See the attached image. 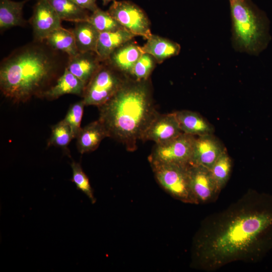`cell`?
Returning <instances> with one entry per match:
<instances>
[{
    "mask_svg": "<svg viewBox=\"0 0 272 272\" xmlns=\"http://www.w3.org/2000/svg\"><path fill=\"white\" fill-rule=\"evenodd\" d=\"M107 11L122 27L135 36L147 39L152 35L147 15L134 3L114 0Z\"/></svg>",
    "mask_w": 272,
    "mask_h": 272,
    "instance_id": "cell-7",
    "label": "cell"
},
{
    "mask_svg": "<svg viewBox=\"0 0 272 272\" xmlns=\"http://www.w3.org/2000/svg\"><path fill=\"white\" fill-rule=\"evenodd\" d=\"M272 251V194L250 189L207 218L192 245V266L214 271L236 261H260Z\"/></svg>",
    "mask_w": 272,
    "mask_h": 272,
    "instance_id": "cell-1",
    "label": "cell"
},
{
    "mask_svg": "<svg viewBox=\"0 0 272 272\" xmlns=\"http://www.w3.org/2000/svg\"><path fill=\"white\" fill-rule=\"evenodd\" d=\"M128 78L107 61H102L98 70L86 85L82 95L85 106L98 107L104 104L116 93Z\"/></svg>",
    "mask_w": 272,
    "mask_h": 272,
    "instance_id": "cell-5",
    "label": "cell"
},
{
    "mask_svg": "<svg viewBox=\"0 0 272 272\" xmlns=\"http://www.w3.org/2000/svg\"><path fill=\"white\" fill-rule=\"evenodd\" d=\"M135 36L124 28L115 31L100 33L96 53L102 61H105L117 48Z\"/></svg>",
    "mask_w": 272,
    "mask_h": 272,
    "instance_id": "cell-18",
    "label": "cell"
},
{
    "mask_svg": "<svg viewBox=\"0 0 272 272\" xmlns=\"http://www.w3.org/2000/svg\"><path fill=\"white\" fill-rule=\"evenodd\" d=\"M157 63L153 56L144 53L135 63L130 78L138 81L148 80Z\"/></svg>",
    "mask_w": 272,
    "mask_h": 272,
    "instance_id": "cell-28",
    "label": "cell"
},
{
    "mask_svg": "<svg viewBox=\"0 0 272 272\" xmlns=\"http://www.w3.org/2000/svg\"><path fill=\"white\" fill-rule=\"evenodd\" d=\"M142 49L144 53L151 55L157 63H161L167 58L177 55L181 47L174 41L152 34Z\"/></svg>",
    "mask_w": 272,
    "mask_h": 272,
    "instance_id": "cell-19",
    "label": "cell"
},
{
    "mask_svg": "<svg viewBox=\"0 0 272 272\" xmlns=\"http://www.w3.org/2000/svg\"><path fill=\"white\" fill-rule=\"evenodd\" d=\"M102 61L95 52H79L69 57L66 68L86 85L99 68Z\"/></svg>",
    "mask_w": 272,
    "mask_h": 272,
    "instance_id": "cell-14",
    "label": "cell"
},
{
    "mask_svg": "<svg viewBox=\"0 0 272 272\" xmlns=\"http://www.w3.org/2000/svg\"><path fill=\"white\" fill-rule=\"evenodd\" d=\"M98 120L108 137L134 151L137 143L159 113L154 102L150 79L136 81L128 78L116 93L98 107Z\"/></svg>",
    "mask_w": 272,
    "mask_h": 272,
    "instance_id": "cell-2",
    "label": "cell"
},
{
    "mask_svg": "<svg viewBox=\"0 0 272 272\" xmlns=\"http://www.w3.org/2000/svg\"><path fill=\"white\" fill-rule=\"evenodd\" d=\"M72 169V181L74 183L78 190L81 191L89 198L92 203L96 202L93 190L89 178L84 172L80 163L73 161L71 164Z\"/></svg>",
    "mask_w": 272,
    "mask_h": 272,
    "instance_id": "cell-27",
    "label": "cell"
},
{
    "mask_svg": "<svg viewBox=\"0 0 272 272\" xmlns=\"http://www.w3.org/2000/svg\"><path fill=\"white\" fill-rule=\"evenodd\" d=\"M174 113L183 133L195 137L213 134L214 126L197 112L182 110Z\"/></svg>",
    "mask_w": 272,
    "mask_h": 272,
    "instance_id": "cell-17",
    "label": "cell"
},
{
    "mask_svg": "<svg viewBox=\"0 0 272 272\" xmlns=\"http://www.w3.org/2000/svg\"><path fill=\"white\" fill-rule=\"evenodd\" d=\"M74 139L75 137L70 127L62 119L51 127L47 146L65 148Z\"/></svg>",
    "mask_w": 272,
    "mask_h": 272,
    "instance_id": "cell-26",
    "label": "cell"
},
{
    "mask_svg": "<svg viewBox=\"0 0 272 272\" xmlns=\"http://www.w3.org/2000/svg\"><path fill=\"white\" fill-rule=\"evenodd\" d=\"M46 44L54 50L66 53L69 57L79 53L72 30L61 27L51 32L44 40Z\"/></svg>",
    "mask_w": 272,
    "mask_h": 272,
    "instance_id": "cell-22",
    "label": "cell"
},
{
    "mask_svg": "<svg viewBox=\"0 0 272 272\" xmlns=\"http://www.w3.org/2000/svg\"><path fill=\"white\" fill-rule=\"evenodd\" d=\"M195 137L182 133L168 142L155 144L148 158L150 163L189 164Z\"/></svg>",
    "mask_w": 272,
    "mask_h": 272,
    "instance_id": "cell-8",
    "label": "cell"
},
{
    "mask_svg": "<svg viewBox=\"0 0 272 272\" xmlns=\"http://www.w3.org/2000/svg\"><path fill=\"white\" fill-rule=\"evenodd\" d=\"M106 137L108 135L103 124L99 120L93 121L81 128L76 138L78 151L81 154L93 152Z\"/></svg>",
    "mask_w": 272,
    "mask_h": 272,
    "instance_id": "cell-16",
    "label": "cell"
},
{
    "mask_svg": "<svg viewBox=\"0 0 272 272\" xmlns=\"http://www.w3.org/2000/svg\"><path fill=\"white\" fill-rule=\"evenodd\" d=\"M150 164L157 182L168 193L184 203L196 205L190 188L189 164Z\"/></svg>",
    "mask_w": 272,
    "mask_h": 272,
    "instance_id": "cell-6",
    "label": "cell"
},
{
    "mask_svg": "<svg viewBox=\"0 0 272 272\" xmlns=\"http://www.w3.org/2000/svg\"><path fill=\"white\" fill-rule=\"evenodd\" d=\"M72 31L79 52H96L100 32L88 21L76 23Z\"/></svg>",
    "mask_w": 272,
    "mask_h": 272,
    "instance_id": "cell-21",
    "label": "cell"
},
{
    "mask_svg": "<svg viewBox=\"0 0 272 272\" xmlns=\"http://www.w3.org/2000/svg\"><path fill=\"white\" fill-rule=\"evenodd\" d=\"M58 67V59L46 47L37 44L23 46L1 62V91L15 103L41 96Z\"/></svg>",
    "mask_w": 272,
    "mask_h": 272,
    "instance_id": "cell-3",
    "label": "cell"
},
{
    "mask_svg": "<svg viewBox=\"0 0 272 272\" xmlns=\"http://www.w3.org/2000/svg\"><path fill=\"white\" fill-rule=\"evenodd\" d=\"M100 33L113 32L123 28L108 12L99 8L92 12L87 20Z\"/></svg>",
    "mask_w": 272,
    "mask_h": 272,
    "instance_id": "cell-25",
    "label": "cell"
},
{
    "mask_svg": "<svg viewBox=\"0 0 272 272\" xmlns=\"http://www.w3.org/2000/svg\"><path fill=\"white\" fill-rule=\"evenodd\" d=\"M232 168V161L225 151L209 169L212 177L221 191L227 183Z\"/></svg>",
    "mask_w": 272,
    "mask_h": 272,
    "instance_id": "cell-24",
    "label": "cell"
},
{
    "mask_svg": "<svg viewBox=\"0 0 272 272\" xmlns=\"http://www.w3.org/2000/svg\"><path fill=\"white\" fill-rule=\"evenodd\" d=\"M81 8L87 11H95L99 8L96 4L97 0H72Z\"/></svg>",
    "mask_w": 272,
    "mask_h": 272,
    "instance_id": "cell-30",
    "label": "cell"
},
{
    "mask_svg": "<svg viewBox=\"0 0 272 272\" xmlns=\"http://www.w3.org/2000/svg\"><path fill=\"white\" fill-rule=\"evenodd\" d=\"M103 2V4L104 5H106L108 3H109L111 1H113L114 0H101Z\"/></svg>",
    "mask_w": 272,
    "mask_h": 272,
    "instance_id": "cell-31",
    "label": "cell"
},
{
    "mask_svg": "<svg viewBox=\"0 0 272 272\" xmlns=\"http://www.w3.org/2000/svg\"><path fill=\"white\" fill-rule=\"evenodd\" d=\"M85 104L82 100L71 105L63 119L70 127L75 138L81 129V123Z\"/></svg>",
    "mask_w": 272,
    "mask_h": 272,
    "instance_id": "cell-29",
    "label": "cell"
},
{
    "mask_svg": "<svg viewBox=\"0 0 272 272\" xmlns=\"http://www.w3.org/2000/svg\"><path fill=\"white\" fill-rule=\"evenodd\" d=\"M231 19L232 43L238 52L257 55L271 37L266 14L251 0H228Z\"/></svg>",
    "mask_w": 272,
    "mask_h": 272,
    "instance_id": "cell-4",
    "label": "cell"
},
{
    "mask_svg": "<svg viewBox=\"0 0 272 272\" xmlns=\"http://www.w3.org/2000/svg\"><path fill=\"white\" fill-rule=\"evenodd\" d=\"M189 185L196 205L214 201L220 191L213 180L209 169L189 164Z\"/></svg>",
    "mask_w": 272,
    "mask_h": 272,
    "instance_id": "cell-10",
    "label": "cell"
},
{
    "mask_svg": "<svg viewBox=\"0 0 272 272\" xmlns=\"http://www.w3.org/2000/svg\"><path fill=\"white\" fill-rule=\"evenodd\" d=\"M182 133L174 112L164 114L159 113L145 130L141 141H151L156 144H161L177 137Z\"/></svg>",
    "mask_w": 272,
    "mask_h": 272,
    "instance_id": "cell-12",
    "label": "cell"
},
{
    "mask_svg": "<svg viewBox=\"0 0 272 272\" xmlns=\"http://www.w3.org/2000/svg\"><path fill=\"white\" fill-rule=\"evenodd\" d=\"M86 84L65 67L54 85L44 91L40 97L55 100L65 94L82 96Z\"/></svg>",
    "mask_w": 272,
    "mask_h": 272,
    "instance_id": "cell-15",
    "label": "cell"
},
{
    "mask_svg": "<svg viewBox=\"0 0 272 272\" xmlns=\"http://www.w3.org/2000/svg\"><path fill=\"white\" fill-rule=\"evenodd\" d=\"M61 21L47 0H37L29 20L35 40L44 41L51 32L62 27Z\"/></svg>",
    "mask_w": 272,
    "mask_h": 272,
    "instance_id": "cell-9",
    "label": "cell"
},
{
    "mask_svg": "<svg viewBox=\"0 0 272 272\" xmlns=\"http://www.w3.org/2000/svg\"><path fill=\"white\" fill-rule=\"evenodd\" d=\"M29 0L16 2L0 0V29L4 31L16 26H24L26 21L23 17V9Z\"/></svg>",
    "mask_w": 272,
    "mask_h": 272,
    "instance_id": "cell-20",
    "label": "cell"
},
{
    "mask_svg": "<svg viewBox=\"0 0 272 272\" xmlns=\"http://www.w3.org/2000/svg\"><path fill=\"white\" fill-rule=\"evenodd\" d=\"M227 150L213 134L195 137L189 164L210 169Z\"/></svg>",
    "mask_w": 272,
    "mask_h": 272,
    "instance_id": "cell-11",
    "label": "cell"
},
{
    "mask_svg": "<svg viewBox=\"0 0 272 272\" xmlns=\"http://www.w3.org/2000/svg\"><path fill=\"white\" fill-rule=\"evenodd\" d=\"M61 20L75 23L87 21L90 16L87 10L76 4L72 0H47Z\"/></svg>",
    "mask_w": 272,
    "mask_h": 272,
    "instance_id": "cell-23",
    "label": "cell"
},
{
    "mask_svg": "<svg viewBox=\"0 0 272 272\" xmlns=\"http://www.w3.org/2000/svg\"><path fill=\"white\" fill-rule=\"evenodd\" d=\"M143 53L142 46L131 40L117 48L105 61L130 78L135 63Z\"/></svg>",
    "mask_w": 272,
    "mask_h": 272,
    "instance_id": "cell-13",
    "label": "cell"
}]
</instances>
